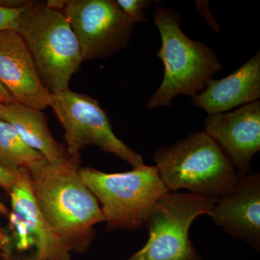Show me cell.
<instances>
[{"mask_svg":"<svg viewBox=\"0 0 260 260\" xmlns=\"http://www.w3.org/2000/svg\"><path fill=\"white\" fill-rule=\"evenodd\" d=\"M80 157L61 165L48 162L30 173L32 194L49 226L71 253L85 252L104 222L100 205L80 174Z\"/></svg>","mask_w":260,"mask_h":260,"instance_id":"6da1fadb","label":"cell"},{"mask_svg":"<svg viewBox=\"0 0 260 260\" xmlns=\"http://www.w3.org/2000/svg\"><path fill=\"white\" fill-rule=\"evenodd\" d=\"M155 167L169 191L189 192L220 200L235 192L240 175L223 150L204 131L189 133L153 154Z\"/></svg>","mask_w":260,"mask_h":260,"instance_id":"7a4b0ae2","label":"cell"},{"mask_svg":"<svg viewBox=\"0 0 260 260\" xmlns=\"http://www.w3.org/2000/svg\"><path fill=\"white\" fill-rule=\"evenodd\" d=\"M153 22L161 39L157 56L164 64V75L147 102V108L151 109L171 107L173 99L180 95L193 97L200 93L222 68L211 48L181 30L180 15L173 8H157Z\"/></svg>","mask_w":260,"mask_h":260,"instance_id":"3957f363","label":"cell"},{"mask_svg":"<svg viewBox=\"0 0 260 260\" xmlns=\"http://www.w3.org/2000/svg\"><path fill=\"white\" fill-rule=\"evenodd\" d=\"M17 32L44 86L51 93L68 90L83 59L78 39L62 12L30 2L20 16Z\"/></svg>","mask_w":260,"mask_h":260,"instance_id":"277c9868","label":"cell"},{"mask_svg":"<svg viewBox=\"0 0 260 260\" xmlns=\"http://www.w3.org/2000/svg\"><path fill=\"white\" fill-rule=\"evenodd\" d=\"M80 174L100 205L108 232L145 226L159 200L170 192L155 166L114 174L80 168Z\"/></svg>","mask_w":260,"mask_h":260,"instance_id":"5b68a950","label":"cell"},{"mask_svg":"<svg viewBox=\"0 0 260 260\" xmlns=\"http://www.w3.org/2000/svg\"><path fill=\"white\" fill-rule=\"evenodd\" d=\"M218 200L191 192L168 193L145 223L148 242L126 260H202L189 238V229L200 215H210Z\"/></svg>","mask_w":260,"mask_h":260,"instance_id":"8992f818","label":"cell"},{"mask_svg":"<svg viewBox=\"0 0 260 260\" xmlns=\"http://www.w3.org/2000/svg\"><path fill=\"white\" fill-rule=\"evenodd\" d=\"M50 107L64 128L70 157H80L83 149L96 145L133 168L144 165L143 157L114 134L107 113L95 99L68 89L52 93Z\"/></svg>","mask_w":260,"mask_h":260,"instance_id":"52a82bcc","label":"cell"},{"mask_svg":"<svg viewBox=\"0 0 260 260\" xmlns=\"http://www.w3.org/2000/svg\"><path fill=\"white\" fill-rule=\"evenodd\" d=\"M83 61L104 59L129 45L134 23L113 0L61 1Z\"/></svg>","mask_w":260,"mask_h":260,"instance_id":"ba28073f","label":"cell"},{"mask_svg":"<svg viewBox=\"0 0 260 260\" xmlns=\"http://www.w3.org/2000/svg\"><path fill=\"white\" fill-rule=\"evenodd\" d=\"M9 194L10 220L20 235L19 246H34L32 255L23 260H71L72 253L49 226L38 207L28 170L17 172L16 181Z\"/></svg>","mask_w":260,"mask_h":260,"instance_id":"9c48e42d","label":"cell"},{"mask_svg":"<svg viewBox=\"0 0 260 260\" xmlns=\"http://www.w3.org/2000/svg\"><path fill=\"white\" fill-rule=\"evenodd\" d=\"M204 132L226 154L238 174L248 175L251 160L260 150L259 101L208 116Z\"/></svg>","mask_w":260,"mask_h":260,"instance_id":"30bf717a","label":"cell"},{"mask_svg":"<svg viewBox=\"0 0 260 260\" xmlns=\"http://www.w3.org/2000/svg\"><path fill=\"white\" fill-rule=\"evenodd\" d=\"M0 83L15 102L42 111L52 93L43 84L28 47L15 30L0 31Z\"/></svg>","mask_w":260,"mask_h":260,"instance_id":"8fae6325","label":"cell"},{"mask_svg":"<svg viewBox=\"0 0 260 260\" xmlns=\"http://www.w3.org/2000/svg\"><path fill=\"white\" fill-rule=\"evenodd\" d=\"M210 216L233 237L259 248V174L240 175L237 191L219 200Z\"/></svg>","mask_w":260,"mask_h":260,"instance_id":"7c38bea8","label":"cell"},{"mask_svg":"<svg viewBox=\"0 0 260 260\" xmlns=\"http://www.w3.org/2000/svg\"><path fill=\"white\" fill-rule=\"evenodd\" d=\"M260 97L259 50L239 69L223 79L211 78L204 90L191 97L195 107L208 116L256 102Z\"/></svg>","mask_w":260,"mask_h":260,"instance_id":"4fadbf2b","label":"cell"},{"mask_svg":"<svg viewBox=\"0 0 260 260\" xmlns=\"http://www.w3.org/2000/svg\"><path fill=\"white\" fill-rule=\"evenodd\" d=\"M0 119L11 124L25 144L42 154L51 165H61L71 158L66 147L51 135L42 111L16 102L0 103Z\"/></svg>","mask_w":260,"mask_h":260,"instance_id":"5bb4252c","label":"cell"},{"mask_svg":"<svg viewBox=\"0 0 260 260\" xmlns=\"http://www.w3.org/2000/svg\"><path fill=\"white\" fill-rule=\"evenodd\" d=\"M48 164L47 159L25 144L9 123L0 119V164L17 172L27 169L32 172Z\"/></svg>","mask_w":260,"mask_h":260,"instance_id":"9a60e30c","label":"cell"},{"mask_svg":"<svg viewBox=\"0 0 260 260\" xmlns=\"http://www.w3.org/2000/svg\"><path fill=\"white\" fill-rule=\"evenodd\" d=\"M116 4L132 23L147 21L145 10H148L153 1L150 0H116Z\"/></svg>","mask_w":260,"mask_h":260,"instance_id":"2e32d148","label":"cell"},{"mask_svg":"<svg viewBox=\"0 0 260 260\" xmlns=\"http://www.w3.org/2000/svg\"><path fill=\"white\" fill-rule=\"evenodd\" d=\"M30 3L22 8H9L0 5V31L6 30L17 31L20 16Z\"/></svg>","mask_w":260,"mask_h":260,"instance_id":"e0dca14e","label":"cell"},{"mask_svg":"<svg viewBox=\"0 0 260 260\" xmlns=\"http://www.w3.org/2000/svg\"><path fill=\"white\" fill-rule=\"evenodd\" d=\"M17 172L8 170L0 164V187L10 192L16 181Z\"/></svg>","mask_w":260,"mask_h":260,"instance_id":"ac0fdd59","label":"cell"},{"mask_svg":"<svg viewBox=\"0 0 260 260\" xmlns=\"http://www.w3.org/2000/svg\"><path fill=\"white\" fill-rule=\"evenodd\" d=\"M195 4L197 5L198 10L200 12L202 15L204 17L205 20L210 24L212 27L218 32H220V29L217 22L215 21V18H213L211 12L209 10V3L208 1H196Z\"/></svg>","mask_w":260,"mask_h":260,"instance_id":"d6986e66","label":"cell"},{"mask_svg":"<svg viewBox=\"0 0 260 260\" xmlns=\"http://www.w3.org/2000/svg\"><path fill=\"white\" fill-rule=\"evenodd\" d=\"M10 249V239L4 231L0 229V257L8 260L11 257Z\"/></svg>","mask_w":260,"mask_h":260,"instance_id":"ffe728a7","label":"cell"},{"mask_svg":"<svg viewBox=\"0 0 260 260\" xmlns=\"http://www.w3.org/2000/svg\"><path fill=\"white\" fill-rule=\"evenodd\" d=\"M15 101L6 88L0 83V103L3 104H10L14 102Z\"/></svg>","mask_w":260,"mask_h":260,"instance_id":"44dd1931","label":"cell"}]
</instances>
